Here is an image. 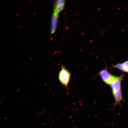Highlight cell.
<instances>
[{
  "label": "cell",
  "mask_w": 128,
  "mask_h": 128,
  "mask_svg": "<svg viewBox=\"0 0 128 128\" xmlns=\"http://www.w3.org/2000/svg\"><path fill=\"white\" fill-rule=\"evenodd\" d=\"M61 68L59 73V80L63 85L67 87L70 80V73L64 66H62Z\"/></svg>",
  "instance_id": "cell-1"
},
{
  "label": "cell",
  "mask_w": 128,
  "mask_h": 128,
  "mask_svg": "<svg viewBox=\"0 0 128 128\" xmlns=\"http://www.w3.org/2000/svg\"><path fill=\"white\" fill-rule=\"evenodd\" d=\"M124 76L123 74L118 76L113 75L109 84L112 89V92L121 90V82Z\"/></svg>",
  "instance_id": "cell-2"
},
{
  "label": "cell",
  "mask_w": 128,
  "mask_h": 128,
  "mask_svg": "<svg viewBox=\"0 0 128 128\" xmlns=\"http://www.w3.org/2000/svg\"><path fill=\"white\" fill-rule=\"evenodd\" d=\"M99 75L103 81L108 85L113 75L106 69H104L101 70L99 72Z\"/></svg>",
  "instance_id": "cell-3"
},
{
  "label": "cell",
  "mask_w": 128,
  "mask_h": 128,
  "mask_svg": "<svg viewBox=\"0 0 128 128\" xmlns=\"http://www.w3.org/2000/svg\"><path fill=\"white\" fill-rule=\"evenodd\" d=\"M65 1L58 0L55 1L53 7V12L59 13L64 7Z\"/></svg>",
  "instance_id": "cell-4"
},
{
  "label": "cell",
  "mask_w": 128,
  "mask_h": 128,
  "mask_svg": "<svg viewBox=\"0 0 128 128\" xmlns=\"http://www.w3.org/2000/svg\"><path fill=\"white\" fill-rule=\"evenodd\" d=\"M59 14L53 12L52 15L51 26V33H54L57 27L59 17Z\"/></svg>",
  "instance_id": "cell-5"
},
{
  "label": "cell",
  "mask_w": 128,
  "mask_h": 128,
  "mask_svg": "<svg viewBox=\"0 0 128 128\" xmlns=\"http://www.w3.org/2000/svg\"><path fill=\"white\" fill-rule=\"evenodd\" d=\"M121 71L128 73V60L122 63V68Z\"/></svg>",
  "instance_id": "cell-6"
}]
</instances>
